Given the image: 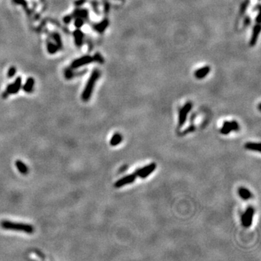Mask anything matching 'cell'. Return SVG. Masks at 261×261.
<instances>
[{
	"mask_svg": "<svg viewBox=\"0 0 261 261\" xmlns=\"http://www.w3.org/2000/svg\"><path fill=\"white\" fill-rule=\"evenodd\" d=\"M260 32V23H257V25H255L253 28V31H252V34L251 36L250 44L251 46H253L254 45L256 44L257 41V38H258L259 34Z\"/></svg>",
	"mask_w": 261,
	"mask_h": 261,
	"instance_id": "30bf717a",
	"label": "cell"
},
{
	"mask_svg": "<svg viewBox=\"0 0 261 261\" xmlns=\"http://www.w3.org/2000/svg\"><path fill=\"white\" fill-rule=\"evenodd\" d=\"M108 24H109V22H108V20H105V21L101 22V23L95 25L94 28L96 31H98V32L102 33V32H103L104 31H105V28L108 27Z\"/></svg>",
	"mask_w": 261,
	"mask_h": 261,
	"instance_id": "ac0fdd59",
	"label": "cell"
},
{
	"mask_svg": "<svg viewBox=\"0 0 261 261\" xmlns=\"http://www.w3.org/2000/svg\"><path fill=\"white\" fill-rule=\"evenodd\" d=\"M71 19H72L71 17H70V16H66V17H65V18H64V19H63V21H64V22H65V23H69L71 21Z\"/></svg>",
	"mask_w": 261,
	"mask_h": 261,
	"instance_id": "d4e9b609",
	"label": "cell"
},
{
	"mask_svg": "<svg viewBox=\"0 0 261 261\" xmlns=\"http://www.w3.org/2000/svg\"><path fill=\"white\" fill-rule=\"evenodd\" d=\"M239 129V125L237 121H225L223 127L220 129V133L223 135H227L231 131H237Z\"/></svg>",
	"mask_w": 261,
	"mask_h": 261,
	"instance_id": "52a82bcc",
	"label": "cell"
},
{
	"mask_svg": "<svg viewBox=\"0 0 261 261\" xmlns=\"http://www.w3.org/2000/svg\"><path fill=\"white\" fill-rule=\"evenodd\" d=\"M100 73L98 70H94L92 73H91V76L88 78V82L86 83V86H85L84 89H83V93L81 95V99L83 102H87L89 100L90 97L91 96V94L94 90V87L95 86L97 81L99 78H100Z\"/></svg>",
	"mask_w": 261,
	"mask_h": 261,
	"instance_id": "7a4b0ae2",
	"label": "cell"
},
{
	"mask_svg": "<svg viewBox=\"0 0 261 261\" xmlns=\"http://www.w3.org/2000/svg\"><path fill=\"white\" fill-rule=\"evenodd\" d=\"M15 166L18 168V171L20 173L23 174V175H26L28 173V168L27 165H26L23 162H22L21 160H18L15 161Z\"/></svg>",
	"mask_w": 261,
	"mask_h": 261,
	"instance_id": "7c38bea8",
	"label": "cell"
},
{
	"mask_svg": "<svg viewBox=\"0 0 261 261\" xmlns=\"http://www.w3.org/2000/svg\"><path fill=\"white\" fill-rule=\"evenodd\" d=\"M21 83H22V79L21 77H18L16 78V80L13 83H10L7 87L5 91L3 93L2 97L3 98L6 99L9 96L10 94H17L19 91V90L21 88Z\"/></svg>",
	"mask_w": 261,
	"mask_h": 261,
	"instance_id": "3957f363",
	"label": "cell"
},
{
	"mask_svg": "<svg viewBox=\"0 0 261 261\" xmlns=\"http://www.w3.org/2000/svg\"><path fill=\"white\" fill-rule=\"evenodd\" d=\"M34 79L33 78H28L26 81V83L23 87V89L26 92L31 93L33 90V86H34Z\"/></svg>",
	"mask_w": 261,
	"mask_h": 261,
	"instance_id": "4fadbf2b",
	"label": "cell"
},
{
	"mask_svg": "<svg viewBox=\"0 0 261 261\" xmlns=\"http://www.w3.org/2000/svg\"><path fill=\"white\" fill-rule=\"evenodd\" d=\"M47 49L50 54H55V53H56V52L58 51V50H59V48H58V46H55V45L53 44L48 43Z\"/></svg>",
	"mask_w": 261,
	"mask_h": 261,
	"instance_id": "d6986e66",
	"label": "cell"
},
{
	"mask_svg": "<svg viewBox=\"0 0 261 261\" xmlns=\"http://www.w3.org/2000/svg\"><path fill=\"white\" fill-rule=\"evenodd\" d=\"M245 148L252 151L260 152V144L255 142H248L245 145Z\"/></svg>",
	"mask_w": 261,
	"mask_h": 261,
	"instance_id": "e0dca14e",
	"label": "cell"
},
{
	"mask_svg": "<svg viewBox=\"0 0 261 261\" xmlns=\"http://www.w3.org/2000/svg\"><path fill=\"white\" fill-rule=\"evenodd\" d=\"M53 36H54V38H55V41H56V42H57V44H58V45H57V46H58V48H59V49H61L62 48V41H61V38H60V35L58 34V33H54V35H53Z\"/></svg>",
	"mask_w": 261,
	"mask_h": 261,
	"instance_id": "ffe728a7",
	"label": "cell"
},
{
	"mask_svg": "<svg viewBox=\"0 0 261 261\" xmlns=\"http://www.w3.org/2000/svg\"><path fill=\"white\" fill-rule=\"evenodd\" d=\"M136 178V175L134 173H131L130 175H126V176L123 177V178H120L119 180L117 181L115 183L114 187L115 188H120V187H123V186L126 184H129L134 182L135 179Z\"/></svg>",
	"mask_w": 261,
	"mask_h": 261,
	"instance_id": "ba28073f",
	"label": "cell"
},
{
	"mask_svg": "<svg viewBox=\"0 0 261 261\" xmlns=\"http://www.w3.org/2000/svg\"><path fill=\"white\" fill-rule=\"evenodd\" d=\"M239 195L241 197V198L245 200H249L252 197L251 192L247 189L244 188V187H241V188L239 189Z\"/></svg>",
	"mask_w": 261,
	"mask_h": 261,
	"instance_id": "5bb4252c",
	"label": "cell"
},
{
	"mask_svg": "<svg viewBox=\"0 0 261 261\" xmlns=\"http://www.w3.org/2000/svg\"><path fill=\"white\" fill-rule=\"evenodd\" d=\"M1 227L4 230L17 231L22 232L26 234H33L34 232V228L32 225L23 223H16V222L10 221V220H2L0 223Z\"/></svg>",
	"mask_w": 261,
	"mask_h": 261,
	"instance_id": "6da1fadb",
	"label": "cell"
},
{
	"mask_svg": "<svg viewBox=\"0 0 261 261\" xmlns=\"http://www.w3.org/2000/svg\"><path fill=\"white\" fill-rule=\"evenodd\" d=\"M210 72V66H204L195 72V77L197 79H202L205 78L207 75Z\"/></svg>",
	"mask_w": 261,
	"mask_h": 261,
	"instance_id": "8fae6325",
	"label": "cell"
},
{
	"mask_svg": "<svg viewBox=\"0 0 261 261\" xmlns=\"http://www.w3.org/2000/svg\"><path fill=\"white\" fill-rule=\"evenodd\" d=\"M93 62V57L88 56H83L82 58H79V59H77L72 63L71 64V68H79V67L83 66V65L88 64V63Z\"/></svg>",
	"mask_w": 261,
	"mask_h": 261,
	"instance_id": "9c48e42d",
	"label": "cell"
},
{
	"mask_svg": "<svg viewBox=\"0 0 261 261\" xmlns=\"http://www.w3.org/2000/svg\"><path fill=\"white\" fill-rule=\"evenodd\" d=\"M15 3H23V0H13Z\"/></svg>",
	"mask_w": 261,
	"mask_h": 261,
	"instance_id": "484cf974",
	"label": "cell"
},
{
	"mask_svg": "<svg viewBox=\"0 0 261 261\" xmlns=\"http://www.w3.org/2000/svg\"><path fill=\"white\" fill-rule=\"evenodd\" d=\"M15 73H16V68H15L14 66L10 67V68H9V70H8L7 77L10 78H13V77L15 76Z\"/></svg>",
	"mask_w": 261,
	"mask_h": 261,
	"instance_id": "44dd1931",
	"label": "cell"
},
{
	"mask_svg": "<svg viewBox=\"0 0 261 261\" xmlns=\"http://www.w3.org/2000/svg\"><path fill=\"white\" fill-rule=\"evenodd\" d=\"M156 167H157L156 164L155 163H152L151 164H150V165H147V166L143 167L142 168L138 169V170L135 172V174L136 175V176L140 177V178H147L148 175H150V174H151L152 172L156 169Z\"/></svg>",
	"mask_w": 261,
	"mask_h": 261,
	"instance_id": "277c9868",
	"label": "cell"
},
{
	"mask_svg": "<svg viewBox=\"0 0 261 261\" xmlns=\"http://www.w3.org/2000/svg\"><path fill=\"white\" fill-rule=\"evenodd\" d=\"M93 61L97 62V63H104V59L101 56V55L97 53V54H96L93 57Z\"/></svg>",
	"mask_w": 261,
	"mask_h": 261,
	"instance_id": "7402d4cb",
	"label": "cell"
},
{
	"mask_svg": "<svg viewBox=\"0 0 261 261\" xmlns=\"http://www.w3.org/2000/svg\"><path fill=\"white\" fill-rule=\"evenodd\" d=\"M83 25V21L81 18H77L75 21V26L78 28H80Z\"/></svg>",
	"mask_w": 261,
	"mask_h": 261,
	"instance_id": "603a6c76",
	"label": "cell"
},
{
	"mask_svg": "<svg viewBox=\"0 0 261 261\" xmlns=\"http://www.w3.org/2000/svg\"><path fill=\"white\" fill-rule=\"evenodd\" d=\"M247 4H248V1H247L246 2H245V4H244L242 6V8H241V13H245V11L246 8H247Z\"/></svg>",
	"mask_w": 261,
	"mask_h": 261,
	"instance_id": "cb8c5ba5",
	"label": "cell"
},
{
	"mask_svg": "<svg viewBox=\"0 0 261 261\" xmlns=\"http://www.w3.org/2000/svg\"><path fill=\"white\" fill-rule=\"evenodd\" d=\"M122 140H123V136H122L119 133H115V134L113 136V137L111 138L110 144L111 146L115 147L117 146V145H119L120 142H122Z\"/></svg>",
	"mask_w": 261,
	"mask_h": 261,
	"instance_id": "9a60e30c",
	"label": "cell"
},
{
	"mask_svg": "<svg viewBox=\"0 0 261 261\" xmlns=\"http://www.w3.org/2000/svg\"><path fill=\"white\" fill-rule=\"evenodd\" d=\"M73 36H74L75 42H76L77 46H81L82 44V41H83V33H82L80 30L78 29L74 31V33H73Z\"/></svg>",
	"mask_w": 261,
	"mask_h": 261,
	"instance_id": "2e32d148",
	"label": "cell"
},
{
	"mask_svg": "<svg viewBox=\"0 0 261 261\" xmlns=\"http://www.w3.org/2000/svg\"><path fill=\"white\" fill-rule=\"evenodd\" d=\"M254 212H255V210H254V208L252 207H249L246 210L245 213L242 215V222L243 226L246 227V228L250 227V226L252 225V223Z\"/></svg>",
	"mask_w": 261,
	"mask_h": 261,
	"instance_id": "8992f818",
	"label": "cell"
},
{
	"mask_svg": "<svg viewBox=\"0 0 261 261\" xmlns=\"http://www.w3.org/2000/svg\"><path fill=\"white\" fill-rule=\"evenodd\" d=\"M192 108V104L191 102H187L183 108H181L178 114V126L181 127L185 123L187 120V115L190 112Z\"/></svg>",
	"mask_w": 261,
	"mask_h": 261,
	"instance_id": "5b68a950",
	"label": "cell"
}]
</instances>
